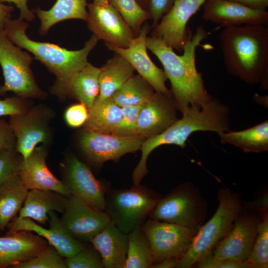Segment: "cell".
Masks as SVG:
<instances>
[{
  "label": "cell",
  "instance_id": "obj_1",
  "mask_svg": "<svg viewBox=\"0 0 268 268\" xmlns=\"http://www.w3.org/2000/svg\"><path fill=\"white\" fill-rule=\"evenodd\" d=\"M207 35L202 26H198L194 34L189 30L182 55H177L172 47L154 36L146 38V47L162 64L176 106L182 113L191 106L201 107L212 98L196 66V49Z\"/></svg>",
  "mask_w": 268,
  "mask_h": 268
},
{
  "label": "cell",
  "instance_id": "obj_2",
  "mask_svg": "<svg viewBox=\"0 0 268 268\" xmlns=\"http://www.w3.org/2000/svg\"><path fill=\"white\" fill-rule=\"evenodd\" d=\"M268 25L225 27L219 36L227 71L250 84L260 83L268 72Z\"/></svg>",
  "mask_w": 268,
  "mask_h": 268
},
{
  "label": "cell",
  "instance_id": "obj_3",
  "mask_svg": "<svg viewBox=\"0 0 268 268\" xmlns=\"http://www.w3.org/2000/svg\"><path fill=\"white\" fill-rule=\"evenodd\" d=\"M29 25L19 17L9 19L3 29L7 37L16 45L31 53L56 77L50 89L55 94L69 79L88 63V56L98 39L92 35L82 49L68 50L55 44L35 41L30 39L26 31Z\"/></svg>",
  "mask_w": 268,
  "mask_h": 268
},
{
  "label": "cell",
  "instance_id": "obj_4",
  "mask_svg": "<svg viewBox=\"0 0 268 268\" xmlns=\"http://www.w3.org/2000/svg\"><path fill=\"white\" fill-rule=\"evenodd\" d=\"M181 119L161 133L149 137L143 142L141 150L146 156L156 147L164 144H176L184 147L186 141L197 131L226 132L230 127L229 108L212 98L201 107L191 106L183 112Z\"/></svg>",
  "mask_w": 268,
  "mask_h": 268
},
{
  "label": "cell",
  "instance_id": "obj_5",
  "mask_svg": "<svg viewBox=\"0 0 268 268\" xmlns=\"http://www.w3.org/2000/svg\"><path fill=\"white\" fill-rule=\"evenodd\" d=\"M218 208L210 219L200 226L185 255L178 261L176 268L192 267L210 253L230 230L242 209L239 195L227 188L218 191Z\"/></svg>",
  "mask_w": 268,
  "mask_h": 268
},
{
  "label": "cell",
  "instance_id": "obj_6",
  "mask_svg": "<svg viewBox=\"0 0 268 268\" xmlns=\"http://www.w3.org/2000/svg\"><path fill=\"white\" fill-rule=\"evenodd\" d=\"M160 199L153 191L134 185L129 189L106 194L104 211L119 229L129 234L141 226Z\"/></svg>",
  "mask_w": 268,
  "mask_h": 268
},
{
  "label": "cell",
  "instance_id": "obj_7",
  "mask_svg": "<svg viewBox=\"0 0 268 268\" xmlns=\"http://www.w3.org/2000/svg\"><path fill=\"white\" fill-rule=\"evenodd\" d=\"M32 58L14 44L0 25V65L4 79L0 86V95L8 91L23 98L43 99L47 93L36 83L30 67Z\"/></svg>",
  "mask_w": 268,
  "mask_h": 268
},
{
  "label": "cell",
  "instance_id": "obj_8",
  "mask_svg": "<svg viewBox=\"0 0 268 268\" xmlns=\"http://www.w3.org/2000/svg\"><path fill=\"white\" fill-rule=\"evenodd\" d=\"M205 210L199 192L191 184H185L160 199L149 216L154 220L198 229Z\"/></svg>",
  "mask_w": 268,
  "mask_h": 268
},
{
  "label": "cell",
  "instance_id": "obj_9",
  "mask_svg": "<svg viewBox=\"0 0 268 268\" xmlns=\"http://www.w3.org/2000/svg\"><path fill=\"white\" fill-rule=\"evenodd\" d=\"M141 227L149 241L153 264L166 259H180L189 249L198 230L151 218Z\"/></svg>",
  "mask_w": 268,
  "mask_h": 268
},
{
  "label": "cell",
  "instance_id": "obj_10",
  "mask_svg": "<svg viewBox=\"0 0 268 268\" xmlns=\"http://www.w3.org/2000/svg\"><path fill=\"white\" fill-rule=\"evenodd\" d=\"M51 116L49 109L37 106L10 116L8 123L16 138L15 149L23 159L30 156L39 143L49 141Z\"/></svg>",
  "mask_w": 268,
  "mask_h": 268
},
{
  "label": "cell",
  "instance_id": "obj_11",
  "mask_svg": "<svg viewBox=\"0 0 268 268\" xmlns=\"http://www.w3.org/2000/svg\"><path fill=\"white\" fill-rule=\"evenodd\" d=\"M146 138L139 135L119 136L85 130L80 143L88 159L97 165L109 160H118L125 154L140 149Z\"/></svg>",
  "mask_w": 268,
  "mask_h": 268
},
{
  "label": "cell",
  "instance_id": "obj_12",
  "mask_svg": "<svg viewBox=\"0 0 268 268\" xmlns=\"http://www.w3.org/2000/svg\"><path fill=\"white\" fill-rule=\"evenodd\" d=\"M87 26L97 39L125 48L135 37L118 11L109 3L87 5Z\"/></svg>",
  "mask_w": 268,
  "mask_h": 268
},
{
  "label": "cell",
  "instance_id": "obj_13",
  "mask_svg": "<svg viewBox=\"0 0 268 268\" xmlns=\"http://www.w3.org/2000/svg\"><path fill=\"white\" fill-rule=\"evenodd\" d=\"M259 219L255 214L242 209L230 230L216 244L213 256L220 260L247 262L256 237Z\"/></svg>",
  "mask_w": 268,
  "mask_h": 268
},
{
  "label": "cell",
  "instance_id": "obj_14",
  "mask_svg": "<svg viewBox=\"0 0 268 268\" xmlns=\"http://www.w3.org/2000/svg\"><path fill=\"white\" fill-rule=\"evenodd\" d=\"M62 166L64 176L63 182L70 195L95 209L104 211L106 190L88 167L74 156L68 158Z\"/></svg>",
  "mask_w": 268,
  "mask_h": 268
},
{
  "label": "cell",
  "instance_id": "obj_15",
  "mask_svg": "<svg viewBox=\"0 0 268 268\" xmlns=\"http://www.w3.org/2000/svg\"><path fill=\"white\" fill-rule=\"evenodd\" d=\"M63 214L64 226L81 242H89L111 221L104 211L95 209L72 196L67 198Z\"/></svg>",
  "mask_w": 268,
  "mask_h": 268
},
{
  "label": "cell",
  "instance_id": "obj_16",
  "mask_svg": "<svg viewBox=\"0 0 268 268\" xmlns=\"http://www.w3.org/2000/svg\"><path fill=\"white\" fill-rule=\"evenodd\" d=\"M149 29L147 24H145L137 36L133 39L127 48H120L107 43H105V45L110 50L128 61L134 70L151 85L155 91L172 96L166 86L167 78L164 70L157 67L148 55L146 41Z\"/></svg>",
  "mask_w": 268,
  "mask_h": 268
},
{
  "label": "cell",
  "instance_id": "obj_17",
  "mask_svg": "<svg viewBox=\"0 0 268 268\" xmlns=\"http://www.w3.org/2000/svg\"><path fill=\"white\" fill-rule=\"evenodd\" d=\"M206 0H176L172 8L153 28L152 35L180 52L188 38L187 23Z\"/></svg>",
  "mask_w": 268,
  "mask_h": 268
},
{
  "label": "cell",
  "instance_id": "obj_18",
  "mask_svg": "<svg viewBox=\"0 0 268 268\" xmlns=\"http://www.w3.org/2000/svg\"><path fill=\"white\" fill-rule=\"evenodd\" d=\"M202 18L224 28L243 25H268L267 10L253 8L229 0H206Z\"/></svg>",
  "mask_w": 268,
  "mask_h": 268
},
{
  "label": "cell",
  "instance_id": "obj_19",
  "mask_svg": "<svg viewBox=\"0 0 268 268\" xmlns=\"http://www.w3.org/2000/svg\"><path fill=\"white\" fill-rule=\"evenodd\" d=\"M50 228L41 227L29 218H14L9 226L7 233L20 230L35 232L45 238L50 245L54 247L64 258L70 257L84 246L83 243L74 238L67 231L62 220L54 211L49 214Z\"/></svg>",
  "mask_w": 268,
  "mask_h": 268
},
{
  "label": "cell",
  "instance_id": "obj_20",
  "mask_svg": "<svg viewBox=\"0 0 268 268\" xmlns=\"http://www.w3.org/2000/svg\"><path fill=\"white\" fill-rule=\"evenodd\" d=\"M172 96L154 92L140 110L135 135L145 138L158 134L177 120L175 101Z\"/></svg>",
  "mask_w": 268,
  "mask_h": 268
},
{
  "label": "cell",
  "instance_id": "obj_21",
  "mask_svg": "<svg viewBox=\"0 0 268 268\" xmlns=\"http://www.w3.org/2000/svg\"><path fill=\"white\" fill-rule=\"evenodd\" d=\"M47 150L45 147H36L26 159L21 158L18 175L28 190L39 189L58 193L68 198L71 196L64 183L58 179L47 166Z\"/></svg>",
  "mask_w": 268,
  "mask_h": 268
},
{
  "label": "cell",
  "instance_id": "obj_22",
  "mask_svg": "<svg viewBox=\"0 0 268 268\" xmlns=\"http://www.w3.org/2000/svg\"><path fill=\"white\" fill-rule=\"evenodd\" d=\"M48 246L47 241L32 231L20 230L0 237V268L27 261Z\"/></svg>",
  "mask_w": 268,
  "mask_h": 268
},
{
  "label": "cell",
  "instance_id": "obj_23",
  "mask_svg": "<svg viewBox=\"0 0 268 268\" xmlns=\"http://www.w3.org/2000/svg\"><path fill=\"white\" fill-rule=\"evenodd\" d=\"M101 256L105 268H124L128 249V234L111 221L89 241Z\"/></svg>",
  "mask_w": 268,
  "mask_h": 268
},
{
  "label": "cell",
  "instance_id": "obj_24",
  "mask_svg": "<svg viewBox=\"0 0 268 268\" xmlns=\"http://www.w3.org/2000/svg\"><path fill=\"white\" fill-rule=\"evenodd\" d=\"M100 72V68L88 63L54 95L61 98L71 97L84 104L89 110L99 93Z\"/></svg>",
  "mask_w": 268,
  "mask_h": 268
},
{
  "label": "cell",
  "instance_id": "obj_25",
  "mask_svg": "<svg viewBox=\"0 0 268 268\" xmlns=\"http://www.w3.org/2000/svg\"><path fill=\"white\" fill-rule=\"evenodd\" d=\"M62 196L52 191L29 190L17 217L29 218L45 224L49 220L51 211L64 212L67 198Z\"/></svg>",
  "mask_w": 268,
  "mask_h": 268
},
{
  "label": "cell",
  "instance_id": "obj_26",
  "mask_svg": "<svg viewBox=\"0 0 268 268\" xmlns=\"http://www.w3.org/2000/svg\"><path fill=\"white\" fill-rule=\"evenodd\" d=\"M134 69L125 58L115 53L100 68L99 93L94 102L99 103L110 97L134 75Z\"/></svg>",
  "mask_w": 268,
  "mask_h": 268
},
{
  "label": "cell",
  "instance_id": "obj_27",
  "mask_svg": "<svg viewBox=\"0 0 268 268\" xmlns=\"http://www.w3.org/2000/svg\"><path fill=\"white\" fill-rule=\"evenodd\" d=\"M87 5V0H57L48 10L35 8L33 11L41 21L39 32L46 34L53 26L65 20L78 19L86 21Z\"/></svg>",
  "mask_w": 268,
  "mask_h": 268
},
{
  "label": "cell",
  "instance_id": "obj_28",
  "mask_svg": "<svg viewBox=\"0 0 268 268\" xmlns=\"http://www.w3.org/2000/svg\"><path fill=\"white\" fill-rule=\"evenodd\" d=\"M28 191L18 174L0 185V231H3L16 218Z\"/></svg>",
  "mask_w": 268,
  "mask_h": 268
},
{
  "label": "cell",
  "instance_id": "obj_29",
  "mask_svg": "<svg viewBox=\"0 0 268 268\" xmlns=\"http://www.w3.org/2000/svg\"><path fill=\"white\" fill-rule=\"evenodd\" d=\"M218 134L222 143L234 145L245 152L257 153L268 150V121L243 131L229 130Z\"/></svg>",
  "mask_w": 268,
  "mask_h": 268
},
{
  "label": "cell",
  "instance_id": "obj_30",
  "mask_svg": "<svg viewBox=\"0 0 268 268\" xmlns=\"http://www.w3.org/2000/svg\"><path fill=\"white\" fill-rule=\"evenodd\" d=\"M122 119V108L110 97L100 102L94 103L88 110L85 130L112 134L119 127Z\"/></svg>",
  "mask_w": 268,
  "mask_h": 268
},
{
  "label": "cell",
  "instance_id": "obj_31",
  "mask_svg": "<svg viewBox=\"0 0 268 268\" xmlns=\"http://www.w3.org/2000/svg\"><path fill=\"white\" fill-rule=\"evenodd\" d=\"M127 256L124 268H150L153 258L149 241L141 227L128 234Z\"/></svg>",
  "mask_w": 268,
  "mask_h": 268
},
{
  "label": "cell",
  "instance_id": "obj_32",
  "mask_svg": "<svg viewBox=\"0 0 268 268\" xmlns=\"http://www.w3.org/2000/svg\"><path fill=\"white\" fill-rule=\"evenodd\" d=\"M154 91L140 75H133L111 97L118 106L122 107L146 102Z\"/></svg>",
  "mask_w": 268,
  "mask_h": 268
},
{
  "label": "cell",
  "instance_id": "obj_33",
  "mask_svg": "<svg viewBox=\"0 0 268 268\" xmlns=\"http://www.w3.org/2000/svg\"><path fill=\"white\" fill-rule=\"evenodd\" d=\"M268 207L263 208L261 218L257 227V235L250 254L247 261L250 268L268 267Z\"/></svg>",
  "mask_w": 268,
  "mask_h": 268
},
{
  "label": "cell",
  "instance_id": "obj_34",
  "mask_svg": "<svg viewBox=\"0 0 268 268\" xmlns=\"http://www.w3.org/2000/svg\"><path fill=\"white\" fill-rule=\"evenodd\" d=\"M109 3L118 11L135 37L140 32L142 24L150 19L149 12L143 9L136 0H109Z\"/></svg>",
  "mask_w": 268,
  "mask_h": 268
},
{
  "label": "cell",
  "instance_id": "obj_35",
  "mask_svg": "<svg viewBox=\"0 0 268 268\" xmlns=\"http://www.w3.org/2000/svg\"><path fill=\"white\" fill-rule=\"evenodd\" d=\"M52 246H48L34 258L11 267L13 268H66L65 260Z\"/></svg>",
  "mask_w": 268,
  "mask_h": 268
},
{
  "label": "cell",
  "instance_id": "obj_36",
  "mask_svg": "<svg viewBox=\"0 0 268 268\" xmlns=\"http://www.w3.org/2000/svg\"><path fill=\"white\" fill-rule=\"evenodd\" d=\"M65 263L68 268H103L100 255L94 248L85 246L72 256L66 258Z\"/></svg>",
  "mask_w": 268,
  "mask_h": 268
},
{
  "label": "cell",
  "instance_id": "obj_37",
  "mask_svg": "<svg viewBox=\"0 0 268 268\" xmlns=\"http://www.w3.org/2000/svg\"><path fill=\"white\" fill-rule=\"evenodd\" d=\"M146 103L121 107L122 121L118 128L112 134L122 136H135L134 134L138 117Z\"/></svg>",
  "mask_w": 268,
  "mask_h": 268
},
{
  "label": "cell",
  "instance_id": "obj_38",
  "mask_svg": "<svg viewBox=\"0 0 268 268\" xmlns=\"http://www.w3.org/2000/svg\"><path fill=\"white\" fill-rule=\"evenodd\" d=\"M21 158L15 148L0 150V185L17 174Z\"/></svg>",
  "mask_w": 268,
  "mask_h": 268
},
{
  "label": "cell",
  "instance_id": "obj_39",
  "mask_svg": "<svg viewBox=\"0 0 268 268\" xmlns=\"http://www.w3.org/2000/svg\"><path fill=\"white\" fill-rule=\"evenodd\" d=\"M32 103L27 98L14 96L0 100V116H13L27 112Z\"/></svg>",
  "mask_w": 268,
  "mask_h": 268
},
{
  "label": "cell",
  "instance_id": "obj_40",
  "mask_svg": "<svg viewBox=\"0 0 268 268\" xmlns=\"http://www.w3.org/2000/svg\"><path fill=\"white\" fill-rule=\"evenodd\" d=\"M201 268H249L247 262L231 260H220L215 258L211 252L208 253L197 263Z\"/></svg>",
  "mask_w": 268,
  "mask_h": 268
},
{
  "label": "cell",
  "instance_id": "obj_41",
  "mask_svg": "<svg viewBox=\"0 0 268 268\" xmlns=\"http://www.w3.org/2000/svg\"><path fill=\"white\" fill-rule=\"evenodd\" d=\"M88 117V109L83 103H79L69 107L66 111L65 119L67 124L73 128L81 126Z\"/></svg>",
  "mask_w": 268,
  "mask_h": 268
},
{
  "label": "cell",
  "instance_id": "obj_42",
  "mask_svg": "<svg viewBox=\"0 0 268 268\" xmlns=\"http://www.w3.org/2000/svg\"><path fill=\"white\" fill-rule=\"evenodd\" d=\"M176 0H148V10L155 27L162 17L172 8Z\"/></svg>",
  "mask_w": 268,
  "mask_h": 268
},
{
  "label": "cell",
  "instance_id": "obj_43",
  "mask_svg": "<svg viewBox=\"0 0 268 268\" xmlns=\"http://www.w3.org/2000/svg\"><path fill=\"white\" fill-rule=\"evenodd\" d=\"M16 138L9 123L0 120V150L15 148Z\"/></svg>",
  "mask_w": 268,
  "mask_h": 268
},
{
  "label": "cell",
  "instance_id": "obj_44",
  "mask_svg": "<svg viewBox=\"0 0 268 268\" xmlns=\"http://www.w3.org/2000/svg\"><path fill=\"white\" fill-rule=\"evenodd\" d=\"M29 0H0V2H8L13 3L20 10L19 17L27 21H32L35 17L34 12L28 7L27 2Z\"/></svg>",
  "mask_w": 268,
  "mask_h": 268
},
{
  "label": "cell",
  "instance_id": "obj_45",
  "mask_svg": "<svg viewBox=\"0 0 268 268\" xmlns=\"http://www.w3.org/2000/svg\"><path fill=\"white\" fill-rule=\"evenodd\" d=\"M242 4L247 6L261 10H267L268 0H229Z\"/></svg>",
  "mask_w": 268,
  "mask_h": 268
},
{
  "label": "cell",
  "instance_id": "obj_46",
  "mask_svg": "<svg viewBox=\"0 0 268 268\" xmlns=\"http://www.w3.org/2000/svg\"><path fill=\"white\" fill-rule=\"evenodd\" d=\"M14 8L0 2V25L3 27L5 23L11 19Z\"/></svg>",
  "mask_w": 268,
  "mask_h": 268
},
{
  "label": "cell",
  "instance_id": "obj_47",
  "mask_svg": "<svg viewBox=\"0 0 268 268\" xmlns=\"http://www.w3.org/2000/svg\"><path fill=\"white\" fill-rule=\"evenodd\" d=\"M178 260L174 258L164 259L151 266L150 268H172L176 267Z\"/></svg>",
  "mask_w": 268,
  "mask_h": 268
},
{
  "label": "cell",
  "instance_id": "obj_48",
  "mask_svg": "<svg viewBox=\"0 0 268 268\" xmlns=\"http://www.w3.org/2000/svg\"><path fill=\"white\" fill-rule=\"evenodd\" d=\"M93 2L98 4H106L109 3V0H93Z\"/></svg>",
  "mask_w": 268,
  "mask_h": 268
},
{
  "label": "cell",
  "instance_id": "obj_49",
  "mask_svg": "<svg viewBox=\"0 0 268 268\" xmlns=\"http://www.w3.org/2000/svg\"><path fill=\"white\" fill-rule=\"evenodd\" d=\"M136 1L139 4L144 3L145 1H147V2H148V0H136Z\"/></svg>",
  "mask_w": 268,
  "mask_h": 268
}]
</instances>
